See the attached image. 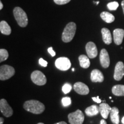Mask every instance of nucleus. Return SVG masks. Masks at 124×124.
<instances>
[{"mask_svg": "<svg viewBox=\"0 0 124 124\" xmlns=\"http://www.w3.org/2000/svg\"><path fill=\"white\" fill-rule=\"evenodd\" d=\"M24 108L25 110L35 114L42 113L45 110V106L43 103L37 100H29L24 103Z\"/></svg>", "mask_w": 124, "mask_h": 124, "instance_id": "nucleus-1", "label": "nucleus"}, {"mask_svg": "<svg viewBox=\"0 0 124 124\" xmlns=\"http://www.w3.org/2000/svg\"><path fill=\"white\" fill-rule=\"evenodd\" d=\"M77 25L74 22H70L66 25L62 33V40L64 43H69L73 39L76 33Z\"/></svg>", "mask_w": 124, "mask_h": 124, "instance_id": "nucleus-2", "label": "nucleus"}, {"mask_svg": "<svg viewBox=\"0 0 124 124\" xmlns=\"http://www.w3.org/2000/svg\"><path fill=\"white\" fill-rule=\"evenodd\" d=\"M13 14L15 19L20 27H27L28 23L27 13L21 8L16 7L13 10Z\"/></svg>", "mask_w": 124, "mask_h": 124, "instance_id": "nucleus-3", "label": "nucleus"}, {"mask_svg": "<svg viewBox=\"0 0 124 124\" xmlns=\"http://www.w3.org/2000/svg\"><path fill=\"white\" fill-rule=\"evenodd\" d=\"M15 74V70L9 65H2L0 67V80H5L10 79Z\"/></svg>", "mask_w": 124, "mask_h": 124, "instance_id": "nucleus-4", "label": "nucleus"}, {"mask_svg": "<svg viewBox=\"0 0 124 124\" xmlns=\"http://www.w3.org/2000/svg\"><path fill=\"white\" fill-rule=\"evenodd\" d=\"M69 122L70 124H82L85 120V116L79 109L75 112L70 113L68 116Z\"/></svg>", "mask_w": 124, "mask_h": 124, "instance_id": "nucleus-5", "label": "nucleus"}, {"mask_svg": "<svg viewBox=\"0 0 124 124\" xmlns=\"http://www.w3.org/2000/svg\"><path fill=\"white\" fill-rule=\"evenodd\" d=\"M31 80L35 84L38 86H43L46 83V78L44 74L40 71H34L31 74Z\"/></svg>", "mask_w": 124, "mask_h": 124, "instance_id": "nucleus-6", "label": "nucleus"}, {"mask_svg": "<svg viewBox=\"0 0 124 124\" xmlns=\"http://www.w3.org/2000/svg\"><path fill=\"white\" fill-rule=\"evenodd\" d=\"M55 66L57 69L60 70L67 71L70 69L71 63L69 58L66 57H61L56 60Z\"/></svg>", "mask_w": 124, "mask_h": 124, "instance_id": "nucleus-7", "label": "nucleus"}, {"mask_svg": "<svg viewBox=\"0 0 124 124\" xmlns=\"http://www.w3.org/2000/svg\"><path fill=\"white\" fill-rule=\"evenodd\" d=\"M0 110L1 112L6 117H11L13 115V109L5 99H1L0 100Z\"/></svg>", "mask_w": 124, "mask_h": 124, "instance_id": "nucleus-8", "label": "nucleus"}, {"mask_svg": "<svg viewBox=\"0 0 124 124\" xmlns=\"http://www.w3.org/2000/svg\"><path fill=\"white\" fill-rule=\"evenodd\" d=\"M124 76V64L122 62H118L116 64L114 70V78L116 80L119 81Z\"/></svg>", "mask_w": 124, "mask_h": 124, "instance_id": "nucleus-9", "label": "nucleus"}, {"mask_svg": "<svg viewBox=\"0 0 124 124\" xmlns=\"http://www.w3.org/2000/svg\"><path fill=\"white\" fill-rule=\"evenodd\" d=\"M74 89L76 93L80 95H87L90 92L88 86L80 82H78L74 84Z\"/></svg>", "mask_w": 124, "mask_h": 124, "instance_id": "nucleus-10", "label": "nucleus"}, {"mask_svg": "<svg viewBox=\"0 0 124 124\" xmlns=\"http://www.w3.org/2000/svg\"><path fill=\"white\" fill-rule=\"evenodd\" d=\"M86 51L88 57L90 59L95 58L98 55L97 48L95 43L91 41L87 43L86 46Z\"/></svg>", "mask_w": 124, "mask_h": 124, "instance_id": "nucleus-11", "label": "nucleus"}, {"mask_svg": "<svg viewBox=\"0 0 124 124\" xmlns=\"http://www.w3.org/2000/svg\"><path fill=\"white\" fill-rule=\"evenodd\" d=\"M100 63L102 67L107 69L110 65V58L108 54L105 49H102L101 51L100 56Z\"/></svg>", "mask_w": 124, "mask_h": 124, "instance_id": "nucleus-12", "label": "nucleus"}, {"mask_svg": "<svg viewBox=\"0 0 124 124\" xmlns=\"http://www.w3.org/2000/svg\"><path fill=\"white\" fill-rule=\"evenodd\" d=\"M124 37V30L122 29H116L113 32L114 41L116 45L121 44Z\"/></svg>", "mask_w": 124, "mask_h": 124, "instance_id": "nucleus-13", "label": "nucleus"}, {"mask_svg": "<svg viewBox=\"0 0 124 124\" xmlns=\"http://www.w3.org/2000/svg\"><path fill=\"white\" fill-rule=\"evenodd\" d=\"M91 80L93 82H103L104 80V77H103V74L102 72L99 70L95 69L93 70L91 72V76H90Z\"/></svg>", "mask_w": 124, "mask_h": 124, "instance_id": "nucleus-14", "label": "nucleus"}, {"mask_svg": "<svg viewBox=\"0 0 124 124\" xmlns=\"http://www.w3.org/2000/svg\"><path fill=\"white\" fill-rule=\"evenodd\" d=\"M99 108H100V112L101 114L102 117L104 119L108 118V114L110 113L112 108L106 103H100Z\"/></svg>", "mask_w": 124, "mask_h": 124, "instance_id": "nucleus-15", "label": "nucleus"}, {"mask_svg": "<svg viewBox=\"0 0 124 124\" xmlns=\"http://www.w3.org/2000/svg\"><path fill=\"white\" fill-rule=\"evenodd\" d=\"M102 35V39L103 42L106 44L109 45L112 42V36H111L110 31L108 28H103L101 30Z\"/></svg>", "mask_w": 124, "mask_h": 124, "instance_id": "nucleus-16", "label": "nucleus"}, {"mask_svg": "<svg viewBox=\"0 0 124 124\" xmlns=\"http://www.w3.org/2000/svg\"><path fill=\"white\" fill-rule=\"evenodd\" d=\"M110 118L111 122L114 124H119L120 117H119V110L116 107H113L110 111Z\"/></svg>", "mask_w": 124, "mask_h": 124, "instance_id": "nucleus-17", "label": "nucleus"}, {"mask_svg": "<svg viewBox=\"0 0 124 124\" xmlns=\"http://www.w3.org/2000/svg\"><path fill=\"white\" fill-rule=\"evenodd\" d=\"M85 111L87 116L92 117V116H97L100 113V108L97 105H93L87 108Z\"/></svg>", "mask_w": 124, "mask_h": 124, "instance_id": "nucleus-18", "label": "nucleus"}, {"mask_svg": "<svg viewBox=\"0 0 124 124\" xmlns=\"http://www.w3.org/2000/svg\"><path fill=\"white\" fill-rule=\"evenodd\" d=\"M0 31L5 35H9L12 32L11 28L5 21H1L0 23Z\"/></svg>", "mask_w": 124, "mask_h": 124, "instance_id": "nucleus-19", "label": "nucleus"}, {"mask_svg": "<svg viewBox=\"0 0 124 124\" xmlns=\"http://www.w3.org/2000/svg\"><path fill=\"white\" fill-rule=\"evenodd\" d=\"M79 61L80 67L83 69H87L90 66L89 57L85 55H81L79 56Z\"/></svg>", "mask_w": 124, "mask_h": 124, "instance_id": "nucleus-20", "label": "nucleus"}, {"mask_svg": "<svg viewBox=\"0 0 124 124\" xmlns=\"http://www.w3.org/2000/svg\"><path fill=\"white\" fill-rule=\"evenodd\" d=\"M112 93L114 95L118 97L124 96V85H117L113 87Z\"/></svg>", "mask_w": 124, "mask_h": 124, "instance_id": "nucleus-21", "label": "nucleus"}, {"mask_svg": "<svg viewBox=\"0 0 124 124\" xmlns=\"http://www.w3.org/2000/svg\"><path fill=\"white\" fill-rule=\"evenodd\" d=\"M101 17L107 23H111L115 20V17L111 13L107 12H103L101 13Z\"/></svg>", "mask_w": 124, "mask_h": 124, "instance_id": "nucleus-22", "label": "nucleus"}, {"mask_svg": "<svg viewBox=\"0 0 124 124\" xmlns=\"http://www.w3.org/2000/svg\"><path fill=\"white\" fill-rule=\"evenodd\" d=\"M9 54L7 50L5 49H0V62H2L5 61L8 58Z\"/></svg>", "mask_w": 124, "mask_h": 124, "instance_id": "nucleus-23", "label": "nucleus"}, {"mask_svg": "<svg viewBox=\"0 0 124 124\" xmlns=\"http://www.w3.org/2000/svg\"><path fill=\"white\" fill-rule=\"evenodd\" d=\"M107 7L110 10H116L119 7V4L116 1L109 2L107 5Z\"/></svg>", "mask_w": 124, "mask_h": 124, "instance_id": "nucleus-24", "label": "nucleus"}, {"mask_svg": "<svg viewBox=\"0 0 124 124\" xmlns=\"http://www.w3.org/2000/svg\"><path fill=\"white\" fill-rule=\"evenodd\" d=\"M71 89H72V86H71V85L70 83H67L62 87V91L66 94L70 92Z\"/></svg>", "mask_w": 124, "mask_h": 124, "instance_id": "nucleus-25", "label": "nucleus"}, {"mask_svg": "<svg viewBox=\"0 0 124 124\" xmlns=\"http://www.w3.org/2000/svg\"><path fill=\"white\" fill-rule=\"evenodd\" d=\"M62 103L64 107L69 106L71 104V99L70 97H64L62 98Z\"/></svg>", "mask_w": 124, "mask_h": 124, "instance_id": "nucleus-26", "label": "nucleus"}, {"mask_svg": "<svg viewBox=\"0 0 124 124\" xmlns=\"http://www.w3.org/2000/svg\"><path fill=\"white\" fill-rule=\"evenodd\" d=\"M55 4L58 5H64L69 3L71 0H54Z\"/></svg>", "mask_w": 124, "mask_h": 124, "instance_id": "nucleus-27", "label": "nucleus"}, {"mask_svg": "<svg viewBox=\"0 0 124 124\" xmlns=\"http://www.w3.org/2000/svg\"><path fill=\"white\" fill-rule=\"evenodd\" d=\"M39 64L41 65V66L44 67H46L47 66V64H48L47 62L43 59V58L40 59L39 60Z\"/></svg>", "mask_w": 124, "mask_h": 124, "instance_id": "nucleus-28", "label": "nucleus"}, {"mask_svg": "<svg viewBox=\"0 0 124 124\" xmlns=\"http://www.w3.org/2000/svg\"><path fill=\"white\" fill-rule=\"evenodd\" d=\"M48 51L49 54H50V55L52 56V57L55 56V55H56V53H55V51L53 50V48H52V47L48 48Z\"/></svg>", "mask_w": 124, "mask_h": 124, "instance_id": "nucleus-29", "label": "nucleus"}, {"mask_svg": "<svg viewBox=\"0 0 124 124\" xmlns=\"http://www.w3.org/2000/svg\"><path fill=\"white\" fill-rule=\"evenodd\" d=\"M92 100L94 101V102H97L98 103H101L102 101L101 100H100V98H99V96H97V97H93Z\"/></svg>", "mask_w": 124, "mask_h": 124, "instance_id": "nucleus-30", "label": "nucleus"}, {"mask_svg": "<svg viewBox=\"0 0 124 124\" xmlns=\"http://www.w3.org/2000/svg\"><path fill=\"white\" fill-rule=\"evenodd\" d=\"M100 124H107V122L105 120H101L100 121Z\"/></svg>", "mask_w": 124, "mask_h": 124, "instance_id": "nucleus-31", "label": "nucleus"}, {"mask_svg": "<svg viewBox=\"0 0 124 124\" xmlns=\"http://www.w3.org/2000/svg\"><path fill=\"white\" fill-rule=\"evenodd\" d=\"M54 124H67V123L66 122L64 121H61V122H58V123H55Z\"/></svg>", "mask_w": 124, "mask_h": 124, "instance_id": "nucleus-32", "label": "nucleus"}, {"mask_svg": "<svg viewBox=\"0 0 124 124\" xmlns=\"http://www.w3.org/2000/svg\"><path fill=\"white\" fill-rule=\"evenodd\" d=\"M4 118L2 117L0 118V124H3V122H4Z\"/></svg>", "mask_w": 124, "mask_h": 124, "instance_id": "nucleus-33", "label": "nucleus"}, {"mask_svg": "<svg viewBox=\"0 0 124 124\" xmlns=\"http://www.w3.org/2000/svg\"><path fill=\"white\" fill-rule=\"evenodd\" d=\"M121 5H122V9H123V12H124V0H123V1H122Z\"/></svg>", "mask_w": 124, "mask_h": 124, "instance_id": "nucleus-34", "label": "nucleus"}, {"mask_svg": "<svg viewBox=\"0 0 124 124\" xmlns=\"http://www.w3.org/2000/svg\"><path fill=\"white\" fill-rule=\"evenodd\" d=\"M2 8H3V4H2V2H0V10H1V9H2Z\"/></svg>", "mask_w": 124, "mask_h": 124, "instance_id": "nucleus-35", "label": "nucleus"}, {"mask_svg": "<svg viewBox=\"0 0 124 124\" xmlns=\"http://www.w3.org/2000/svg\"><path fill=\"white\" fill-rule=\"evenodd\" d=\"M122 123L124 124V117L122 118Z\"/></svg>", "mask_w": 124, "mask_h": 124, "instance_id": "nucleus-36", "label": "nucleus"}, {"mask_svg": "<svg viewBox=\"0 0 124 124\" xmlns=\"http://www.w3.org/2000/svg\"><path fill=\"white\" fill-rule=\"evenodd\" d=\"M94 3H95L96 4L98 5L99 4V3H100V1H97V2H95V1H94Z\"/></svg>", "mask_w": 124, "mask_h": 124, "instance_id": "nucleus-37", "label": "nucleus"}, {"mask_svg": "<svg viewBox=\"0 0 124 124\" xmlns=\"http://www.w3.org/2000/svg\"><path fill=\"white\" fill-rule=\"evenodd\" d=\"M72 71H73V72H74V71H75V69H74V68H72Z\"/></svg>", "mask_w": 124, "mask_h": 124, "instance_id": "nucleus-38", "label": "nucleus"}, {"mask_svg": "<svg viewBox=\"0 0 124 124\" xmlns=\"http://www.w3.org/2000/svg\"><path fill=\"white\" fill-rule=\"evenodd\" d=\"M38 124H44V123H42V122H40V123H38Z\"/></svg>", "mask_w": 124, "mask_h": 124, "instance_id": "nucleus-39", "label": "nucleus"}]
</instances>
